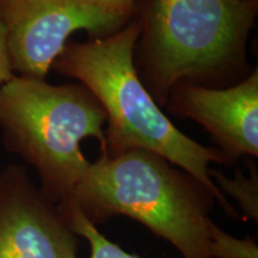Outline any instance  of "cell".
<instances>
[{"label": "cell", "instance_id": "obj_1", "mask_svg": "<svg viewBox=\"0 0 258 258\" xmlns=\"http://www.w3.org/2000/svg\"><path fill=\"white\" fill-rule=\"evenodd\" d=\"M139 35L140 23L135 12L125 27L110 36L67 43L51 70L83 84L102 105L108 127L101 154L144 150L165 158L202 183L222 211L239 220V212L209 176L211 164H226L220 151L203 146L182 133L139 78L134 63Z\"/></svg>", "mask_w": 258, "mask_h": 258}, {"label": "cell", "instance_id": "obj_2", "mask_svg": "<svg viewBox=\"0 0 258 258\" xmlns=\"http://www.w3.org/2000/svg\"><path fill=\"white\" fill-rule=\"evenodd\" d=\"M258 0H144L134 63L159 106L178 83L221 88L244 79ZM246 78V77H245Z\"/></svg>", "mask_w": 258, "mask_h": 258}, {"label": "cell", "instance_id": "obj_3", "mask_svg": "<svg viewBox=\"0 0 258 258\" xmlns=\"http://www.w3.org/2000/svg\"><path fill=\"white\" fill-rule=\"evenodd\" d=\"M215 202L202 183L165 158L131 150L101 154L66 203L96 226L122 215L169 241L183 258H212L209 228Z\"/></svg>", "mask_w": 258, "mask_h": 258}, {"label": "cell", "instance_id": "obj_4", "mask_svg": "<svg viewBox=\"0 0 258 258\" xmlns=\"http://www.w3.org/2000/svg\"><path fill=\"white\" fill-rule=\"evenodd\" d=\"M106 115L80 83L51 85L46 79L16 76L0 89L3 144L37 171L42 195L54 205L69 202L91 161L85 139L105 146Z\"/></svg>", "mask_w": 258, "mask_h": 258}, {"label": "cell", "instance_id": "obj_5", "mask_svg": "<svg viewBox=\"0 0 258 258\" xmlns=\"http://www.w3.org/2000/svg\"><path fill=\"white\" fill-rule=\"evenodd\" d=\"M135 12L106 0H0L12 69L46 79L74 31L105 37L125 27Z\"/></svg>", "mask_w": 258, "mask_h": 258}, {"label": "cell", "instance_id": "obj_6", "mask_svg": "<svg viewBox=\"0 0 258 258\" xmlns=\"http://www.w3.org/2000/svg\"><path fill=\"white\" fill-rule=\"evenodd\" d=\"M77 237L24 166L0 171V258H79Z\"/></svg>", "mask_w": 258, "mask_h": 258}, {"label": "cell", "instance_id": "obj_7", "mask_svg": "<svg viewBox=\"0 0 258 258\" xmlns=\"http://www.w3.org/2000/svg\"><path fill=\"white\" fill-rule=\"evenodd\" d=\"M165 106L171 114L198 122L211 134L226 165L258 156V71L227 88L178 83Z\"/></svg>", "mask_w": 258, "mask_h": 258}, {"label": "cell", "instance_id": "obj_8", "mask_svg": "<svg viewBox=\"0 0 258 258\" xmlns=\"http://www.w3.org/2000/svg\"><path fill=\"white\" fill-rule=\"evenodd\" d=\"M209 176L222 195L233 199L246 218L258 221V171L251 161L249 176L240 170L230 178L221 171L209 169ZM227 199V198H226Z\"/></svg>", "mask_w": 258, "mask_h": 258}, {"label": "cell", "instance_id": "obj_9", "mask_svg": "<svg viewBox=\"0 0 258 258\" xmlns=\"http://www.w3.org/2000/svg\"><path fill=\"white\" fill-rule=\"evenodd\" d=\"M64 220L74 233L84 237L89 241L90 256L89 258H141L137 254L124 251L120 245L112 243L104 234L98 231L82 212L72 203H64L57 206Z\"/></svg>", "mask_w": 258, "mask_h": 258}, {"label": "cell", "instance_id": "obj_10", "mask_svg": "<svg viewBox=\"0 0 258 258\" xmlns=\"http://www.w3.org/2000/svg\"><path fill=\"white\" fill-rule=\"evenodd\" d=\"M209 253L212 258H258V245L253 238L233 237L213 221L209 228Z\"/></svg>", "mask_w": 258, "mask_h": 258}, {"label": "cell", "instance_id": "obj_11", "mask_svg": "<svg viewBox=\"0 0 258 258\" xmlns=\"http://www.w3.org/2000/svg\"><path fill=\"white\" fill-rule=\"evenodd\" d=\"M16 76L12 69L6 30L0 22V89Z\"/></svg>", "mask_w": 258, "mask_h": 258}, {"label": "cell", "instance_id": "obj_12", "mask_svg": "<svg viewBox=\"0 0 258 258\" xmlns=\"http://www.w3.org/2000/svg\"><path fill=\"white\" fill-rule=\"evenodd\" d=\"M106 2L117 6V8L131 10V11H137L138 4H140L144 0H106Z\"/></svg>", "mask_w": 258, "mask_h": 258}]
</instances>
